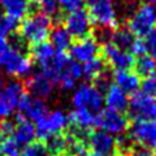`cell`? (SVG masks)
<instances>
[{"instance_id":"e575fe53","label":"cell","mask_w":156,"mask_h":156,"mask_svg":"<svg viewBox=\"0 0 156 156\" xmlns=\"http://www.w3.org/2000/svg\"><path fill=\"white\" fill-rule=\"evenodd\" d=\"M144 43H146V52L156 61V30H152L144 37Z\"/></svg>"},{"instance_id":"d4e9b609","label":"cell","mask_w":156,"mask_h":156,"mask_svg":"<svg viewBox=\"0 0 156 156\" xmlns=\"http://www.w3.org/2000/svg\"><path fill=\"white\" fill-rule=\"evenodd\" d=\"M105 70V61L101 56H96L82 64V76L87 81H95Z\"/></svg>"},{"instance_id":"2e32d148","label":"cell","mask_w":156,"mask_h":156,"mask_svg":"<svg viewBox=\"0 0 156 156\" xmlns=\"http://www.w3.org/2000/svg\"><path fill=\"white\" fill-rule=\"evenodd\" d=\"M53 87H55V83L43 72L30 74L27 77V81L25 83V89L29 90L30 95L43 100L52 95Z\"/></svg>"},{"instance_id":"ee69618b","label":"cell","mask_w":156,"mask_h":156,"mask_svg":"<svg viewBox=\"0 0 156 156\" xmlns=\"http://www.w3.org/2000/svg\"><path fill=\"white\" fill-rule=\"evenodd\" d=\"M147 3H150V4H154V3H156V0H146Z\"/></svg>"},{"instance_id":"ffe728a7","label":"cell","mask_w":156,"mask_h":156,"mask_svg":"<svg viewBox=\"0 0 156 156\" xmlns=\"http://www.w3.org/2000/svg\"><path fill=\"white\" fill-rule=\"evenodd\" d=\"M115 85L125 94H134L140 86V78L135 72L131 70H115L112 74Z\"/></svg>"},{"instance_id":"ba28073f","label":"cell","mask_w":156,"mask_h":156,"mask_svg":"<svg viewBox=\"0 0 156 156\" xmlns=\"http://www.w3.org/2000/svg\"><path fill=\"white\" fill-rule=\"evenodd\" d=\"M96 128H100V130L112 135H122L129 129V121L124 113L107 108L101 109L98 115Z\"/></svg>"},{"instance_id":"e0dca14e","label":"cell","mask_w":156,"mask_h":156,"mask_svg":"<svg viewBox=\"0 0 156 156\" xmlns=\"http://www.w3.org/2000/svg\"><path fill=\"white\" fill-rule=\"evenodd\" d=\"M68 121L72 125V129L82 133H91V130L96 128L98 115L87 109L76 108L68 116Z\"/></svg>"},{"instance_id":"5bb4252c","label":"cell","mask_w":156,"mask_h":156,"mask_svg":"<svg viewBox=\"0 0 156 156\" xmlns=\"http://www.w3.org/2000/svg\"><path fill=\"white\" fill-rule=\"evenodd\" d=\"M17 109L20 115H22L30 121L41 120L42 117H44L50 112V108H48V105L44 100L27 94H25L21 98Z\"/></svg>"},{"instance_id":"d590c367","label":"cell","mask_w":156,"mask_h":156,"mask_svg":"<svg viewBox=\"0 0 156 156\" xmlns=\"http://www.w3.org/2000/svg\"><path fill=\"white\" fill-rule=\"evenodd\" d=\"M12 51L13 47L11 46V43H8L5 38H0V66L5 65Z\"/></svg>"},{"instance_id":"60d3db41","label":"cell","mask_w":156,"mask_h":156,"mask_svg":"<svg viewBox=\"0 0 156 156\" xmlns=\"http://www.w3.org/2000/svg\"><path fill=\"white\" fill-rule=\"evenodd\" d=\"M29 2H31V3H35V4H41L43 0H29Z\"/></svg>"},{"instance_id":"6da1fadb","label":"cell","mask_w":156,"mask_h":156,"mask_svg":"<svg viewBox=\"0 0 156 156\" xmlns=\"http://www.w3.org/2000/svg\"><path fill=\"white\" fill-rule=\"evenodd\" d=\"M52 20L44 13L38 12L31 16L25 17L18 25V37L23 43L35 46L44 42L50 35Z\"/></svg>"},{"instance_id":"44dd1931","label":"cell","mask_w":156,"mask_h":156,"mask_svg":"<svg viewBox=\"0 0 156 156\" xmlns=\"http://www.w3.org/2000/svg\"><path fill=\"white\" fill-rule=\"evenodd\" d=\"M104 103L107 104V108L125 113L129 107V98H128V94H125L115 83H112L105 91Z\"/></svg>"},{"instance_id":"5b68a950","label":"cell","mask_w":156,"mask_h":156,"mask_svg":"<svg viewBox=\"0 0 156 156\" xmlns=\"http://www.w3.org/2000/svg\"><path fill=\"white\" fill-rule=\"evenodd\" d=\"M128 138L136 146L156 150V121L136 120L129 126Z\"/></svg>"},{"instance_id":"f6af8a7d","label":"cell","mask_w":156,"mask_h":156,"mask_svg":"<svg viewBox=\"0 0 156 156\" xmlns=\"http://www.w3.org/2000/svg\"><path fill=\"white\" fill-rule=\"evenodd\" d=\"M2 139H3V134H2V130H0V142H2Z\"/></svg>"},{"instance_id":"74e56055","label":"cell","mask_w":156,"mask_h":156,"mask_svg":"<svg viewBox=\"0 0 156 156\" xmlns=\"http://www.w3.org/2000/svg\"><path fill=\"white\" fill-rule=\"evenodd\" d=\"M14 126H16V122H14V121L3 120V122H0V130H2L3 138H5V136H11L13 134Z\"/></svg>"},{"instance_id":"603a6c76","label":"cell","mask_w":156,"mask_h":156,"mask_svg":"<svg viewBox=\"0 0 156 156\" xmlns=\"http://www.w3.org/2000/svg\"><path fill=\"white\" fill-rule=\"evenodd\" d=\"M55 53H56V50L52 47L51 43L44 41L31 47V60L35 61L41 66V70H42V69H46L51 64L52 58L55 57Z\"/></svg>"},{"instance_id":"9c48e42d","label":"cell","mask_w":156,"mask_h":156,"mask_svg":"<svg viewBox=\"0 0 156 156\" xmlns=\"http://www.w3.org/2000/svg\"><path fill=\"white\" fill-rule=\"evenodd\" d=\"M87 147L100 156H119L117 139L104 130L91 131L87 138Z\"/></svg>"},{"instance_id":"d6a6232c","label":"cell","mask_w":156,"mask_h":156,"mask_svg":"<svg viewBox=\"0 0 156 156\" xmlns=\"http://www.w3.org/2000/svg\"><path fill=\"white\" fill-rule=\"evenodd\" d=\"M142 92L156 99V74L146 77L142 82Z\"/></svg>"},{"instance_id":"30bf717a","label":"cell","mask_w":156,"mask_h":156,"mask_svg":"<svg viewBox=\"0 0 156 156\" xmlns=\"http://www.w3.org/2000/svg\"><path fill=\"white\" fill-rule=\"evenodd\" d=\"M65 29L70 34V37L77 41L90 37L92 30V21L87 11L78 9L76 12L68 13V16L65 17Z\"/></svg>"},{"instance_id":"1f68e13d","label":"cell","mask_w":156,"mask_h":156,"mask_svg":"<svg viewBox=\"0 0 156 156\" xmlns=\"http://www.w3.org/2000/svg\"><path fill=\"white\" fill-rule=\"evenodd\" d=\"M41 8L42 13H44L51 20L57 17L58 13H60V5H58L57 0H43L41 3Z\"/></svg>"},{"instance_id":"f35d334b","label":"cell","mask_w":156,"mask_h":156,"mask_svg":"<svg viewBox=\"0 0 156 156\" xmlns=\"http://www.w3.org/2000/svg\"><path fill=\"white\" fill-rule=\"evenodd\" d=\"M128 156H152V152H151V150L146 148V147L134 144L133 148L130 150V152H129Z\"/></svg>"},{"instance_id":"f1b7e54d","label":"cell","mask_w":156,"mask_h":156,"mask_svg":"<svg viewBox=\"0 0 156 156\" xmlns=\"http://www.w3.org/2000/svg\"><path fill=\"white\" fill-rule=\"evenodd\" d=\"M0 154L2 156H20L21 146L16 142L13 136H5L0 142Z\"/></svg>"},{"instance_id":"b9f144b4","label":"cell","mask_w":156,"mask_h":156,"mask_svg":"<svg viewBox=\"0 0 156 156\" xmlns=\"http://www.w3.org/2000/svg\"><path fill=\"white\" fill-rule=\"evenodd\" d=\"M152 120L156 121V101H155V111H154V117H152Z\"/></svg>"},{"instance_id":"3957f363","label":"cell","mask_w":156,"mask_h":156,"mask_svg":"<svg viewBox=\"0 0 156 156\" xmlns=\"http://www.w3.org/2000/svg\"><path fill=\"white\" fill-rule=\"evenodd\" d=\"M156 26V7L154 4H142L129 18L128 29L135 37H146Z\"/></svg>"},{"instance_id":"cb8c5ba5","label":"cell","mask_w":156,"mask_h":156,"mask_svg":"<svg viewBox=\"0 0 156 156\" xmlns=\"http://www.w3.org/2000/svg\"><path fill=\"white\" fill-rule=\"evenodd\" d=\"M48 37H50V43L57 52H65L72 46L73 38L62 25H56L55 27H52Z\"/></svg>"},{"instance_id":"4316f807","label":"cell","mask_w":156,"mask_h":156,"mask_svg":"<svg viewBox=\"0 0 156 156\" xmlns=\"http://www.w3.org/2000/svg\"><path fill=\"white\" fill-rule=\"evenodd\" d=\"M46 147L52 156H65L66 155V136L65 134H55L46 139Z\"/></svg>"},{"instance_id":"8fae6325","label":"cell","mask_w":156,"mask_h":156,"mask_svg":"<svg viewBox=\"0 0 156 156\" xmlns=\"http://www.w3.org/2000/svg\"><path fill=\"white\" fill-rule=\"evenodd\" d=\"M155 99L146 95L142 91L131 94L129 99V115L134 121L136 120H152L155 111Z\"/></svg>"},{"instance_id":"484cf974","label":"cell","mask_w":156,"mask_h":156,"mask_svg":"<svg viewBox=\"0 0 156 156\" xmlns=\"http://www.w3.org/2000/svg\"><path fill=\"white\" fill-rule=\"evenodd\" d=\"M135 39V35L128 27H116L111 33V42L112 44L117 46L119 48L129 51L131 44Z\"/></svg>"},{"instance_id":"8d00e7d4","label":"cell","mask_w":156,"mask_h":156,"mask_svg":"<svg viewBox=\"0 0 156 156\" xmlns=\"http://www.w3.org/2000/svg\"><path fill=\"white\" fill-rule=\"evenodd\" d=\"M129 52L131 53L133 56H142V55H146V43H144V39L142 38H135L133 44H131Z\"/></svg>"},{"instance_id":"7bdbcfd3","label":"cell","mask_w":156,"mask_h":156,"mask_svg":"<svg viewBox=\"0 0 156 156\" xmlns=\"http://www.w3.org/2000/svg\"><path fill=\"white\" fill-rule=\"evenodd\" d=\"M85 156H100V155H96V154H94V152H90V154H86Z\"/></svg>"},{"instance_id":"4fadbf2b","label":"cell","mask_w":156,"mask_h":156,"mask_svg":"<svg viewBox=\"0 0 156 156\" xmlns=\"http://www.w3.org/2000/svg\"><path fill=\"white\" fill-rule=\"evenodd\" d=\"M70 51V57L76 60L80 64L91 60L96 56H99L100 47L98 43L96 38L94 37H86L82 39H78L76 43H73L69 48Z\"/></svg>"},{"instance_id":"f546056e","label":"cell","mask_w":156,"mask_h":156,"mask_svg":"<svg viewBox=\"0 0 156 156\" xmlns=\"http://www.w3.org/2000/svg\"><path fill=\"white\" fill-rule=\"evenodd\" d=\"M20 156H52L51 152L47 150L46 144L42 142H37V143H31L26 146L25 148L21 151Z\"/></svg>"},{"instance_id":"ab89813d","label":"cell","mask_w":156,"mask_h":156,"mask_svg":"<svg viewBox=\"0 0 156 156\" xmlns=\"http://www.w3.org/2000/svg\"><path fill=\"white\" fill-rule=\"evenodd\" d=\"M3 87H4V77H3V73L0 72V91L3 90Z\"/></svg>"},{"instance_id":"8992f818","label":"cell","mask_w":156,"mask_h":156,"mask_svg":"<svg viewBox=\"0 0 156 156\" xmlns=\"http://www.w3.org/2000/svg\"><path fill=\"white\" fill-rule=\"evenodd\" d=\"M35 131H37V138L47 139L55 134L62 133L69 121H68V116L60 109L48 112V113L42 117L41 120L35 121Z\"/></svg>"},{"instance_id":"7a4b0ae2","label":"cell","mask_w":156,"mask_h":156,"mask_svg":"<svg viewBox=\"0 0 156 156\" xmlns=\"http://www.w3.org/2000/svg\"><path fill=\"white\" fill-rule=\"evenodd\" d=\"M85 4L92 23L111 30L117 27V14L112 0H85Z\"/></svg>"},{"instance_id":"4dcf8cb0","label":"cell","mask_w":156,"mask_h":156,"mask_svg":"<svg viewBox=\"0 0 156 156\" xmlns=\"http://www.w3.org/2000/svg\"><path fill=\"white\" fill-rule=\"evenodd\" d=\"M20 23L8 16L0 17V38H5L9 33L14 31L18 27Z\"/></svg>"},{"instance_id":"7dc6e473","label":"cell","mask_w":156,"mask_h":156,"mask_svg":"<svg viewBox=\"0 0 156 156\" xmlns=\"http://www.w3.org/2000/svg\"><path fill=\"white\" fill-rule=\"evenodd\" d=\"M65 156H68V155H65Z\"/></svg>"},{"instance_id":"bcb514c9","label":"cell","mask_w":156,"mask_h":156,"mask_svg":"<svg viewBox=\"0 0 156 156\" xmlns=\"http://www.w3.org/2000/svg\"><path fill=\"white\" fill-rule=\"evenodd\" d=\"M152 156H156V150H155V152L152 154Z\"/></svg>"},{"instance_id":"836d02e7","label":"cell","mask_w":156,"mask_h":156,"mask_svg":"<svg viewBox=\"0 0 156 156\" xmlns=\"http://www.w3.org/2000/svg\"><path fill=\"white\" fill-rule=\"evenodd\" d=\"M57 2L62 11H65L68 13L82 9L83 8V4H85V0H57Z\"/></svg>"},{"instance_id":"9a60e30c","label":"cell","mask_w":156,"mask_h":156,"mask_svg":"<svg viewBox=\"0 0 156 156\" xmlns=\"http://www.w3.org/2000/svg\"><path fill=\"white\" fill-rule=\"evenodd\" d=\"M12 46V44H11ZM5 72L9 76L13 77H27L31 74L33 69V60L31 57L25 55L21 50H16L13 48V51L9 56L8 61L5 65L3 66Z\"/></svg>"},{"instance_id":"d6986e66","label":"cell","mask_w":156,"mask_h":156,"mask_svg":"<svg viewBox=\"0 0 156 156\" xmlns=\"http://www.w3.org/2000/svg\"><path fill=\"white\" fill-rule=\"evenodd\" d=\"M82 77V64L77 62L70 57L68 64L58 76L57 85L64 90H73L77 85V81Z\"/></svg>"},{"instance_id":"7c38bea8","label":"cell","mask_w":156,"mask_h":156,"mask_svg":"<svg viewBox=\"0 0 156 156\" xmlns=\"http://www.w3.org/2000/svg\"><path fill=\"white\" fill-rule=\"evenodd\" d=\"M101 53L104 61L108 62L115 70H128L134 66V56L129 51L119 48L112 43H105Z\"/></svg>"},{"instance_id":"ac0fdd59","label":"cell","mask_w":156,"mask_h":156,"mask_svg":"<svg viewBox=\"0 0 156 156\" xmlns=\"http://www.w3.org/2000/svg\"><path fill=\"white\" fill-rule=\"evenodd\" d=\"M16 126H14L13 131V138L16 139V142L21 146H29L34 142V139L37 138V131H35V125H34L30 120H27L26 117L22 115L16 116Z\"/></svg>"},{"instance_id":"83f0119b","label":"cell","mask_w":156,"mask_h":156,"mask_svg":"<svg viewBox=\"0 0 156 156\" xmlns=\"http://www.w3.org/2000/svg\"><path fill=\"white\" fill-rule=\"evenodd\" d=\"M134 68H135L136 74H138L139 77H144L146 78L148 76L155 74V72H156V61L148 55H142L134 61Z\"/></svg>"},{"instance_id":"7402d4cb","label":"cell","mask_w":156,"mask_h":156,"mask_svg":"<svg viewBox=\"0 0 156 156\" xmlns=\"http://www.w3.org/2000/svg\"><path fill=\"white\" fill-rule=\"evenodd\" d=\"M0 7L4 9L5 16L20 22L27 16L30 11V2L29 0H0Z\"/></svg>"},{"instance_id":"277c9868","label":"cell","mask_w":156,"mask_h":156,"mask_svg":"<svg viewBox=\"0 0 156 156\" xmlns=\"http://www.w3.org/2000/svg\"><path fill=\"white\" fill-rule=\"evenodd\" d=\"M74 108L87 109L94 113H99L104 105V95L96 86L83 83L74 91L72 96Z\"/></svg>"},{"instance_id":"52a82bcc","label":"cell","mask_w":156,"mask_h":156,"mask_svg":"<svg viewBox=\"0 0 156 156\" xmlns=\"http://www.w3.org/2000/svg\"><path fill=\"white\" fill-rule=\"evenodd\" d=\"M25 95V85L11 81L0 91V120H7L17 109L21 98Z\"/></svg>"}]
</instances>
